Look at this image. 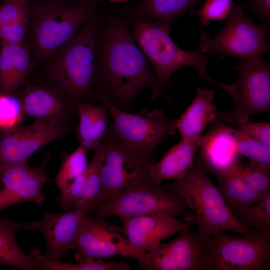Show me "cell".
Wrapping results in <instances>:
<instances>
[{
	"label": "cell",
	"mask_w": 270,
	"mask_h": 270,
	"mask_svg": "<svg viewBox=\"0 0 270 270\" xmlns=\"http://www.w3.org/2000/svg\"><path fill=\"white\" fill-rule=\"evenodd\" d=\"M156 76L146 56L116 15L96 35L95 91L112 104L128 112L138 94L152 90Z\"/></svg>",
	"instance_id": "obj_1"
},
{
	"label": "cell",
	"mask_w": 270,
	"mask_h": 270,
	"mask_svg": "<svg viewBox=\"0 0 270 270\" xmlns=\"http://www.w3.org/2000/svg\"><path fill=\"white\" fill-rule=\"evenodd\" d=\"M96 26L94 16L47 62L44 70L50 86L75 104L94 95Z\"/></svg>",
	"instance_id": "obj_2"
},
{
	"label": "cell",
	"mask_w": 270,
	"mask_h": 270,
	"mask_svg": "<svg viewBox=\"0 0 270 270\" xmlns=\"http://www.w3.org/2000/svg\"><path fill=\"white\" fill-rule=\"evenodd\" d=\"M170 28L149 18L140 17L133 24L132 36L153 68L156 80L152 99L166 97L164 88L173 73L186 66L193 67L203 79L216 84L226 93L230 84L212 78L208 72L209 56L198 49L188 52L180 48L170 36Z\"/></svg>",
	"instance_id": "obj_3"
},
{
	"label": "cell",
	"mask_w": 270,
	"mask_h": 270,
	"mask_svg": "<svg viewBox=\"0 0 270 270\" xmlns=\"http://www.w3.org/2000/svg\"><path fill=\"white\" fill-rule=\"evenodd\" d=\"M206 171L200 160H194L182 178L164 187L184 198L194 213L192 220L198 232L211 237L225 231L246 236H262L256 228H247L239 222Z\"/></svg>",
	"instance_id": "obj_4"
},
{
	"label": "cell",
	"mask_w": 270,
	"mask_h": 270,
	"mask_svg": "<svg viewBox=\"0 0 270 270\" xmlns=\"http://www.w3.org/2000/svg\"><path fill=\"white\" fill-rule=\"evenodd\" d=\"M28 46L33 58L47 62L95 16L96 2L81 0L70 6L66 0H38L30 6Z\"/></svg>",
	"instance_id": "obj_5"
},
{
	"label": "cell",
	"mask_w": 270,
	"mask_h": 270,
	"mask_svg": "<svg viewBox=\"0 0 270 270\" xmlns=\"http://www.w3.org/2000/svg\"><path fill=\"white\" fill-rule=\"evenodd\" d=\"M189 210L186 201L180 194L146 182L124 190L108 201L96 204L90 211L94 214L95 218L104 220L112 216L120 218L148 214L188 216Z\"/></svg>",
	"instance_id": "obj_6"
},
{
	"label": "cell",
	"mask_w": 270,
	"mask_h": 270,
	"mask_svg": "<svg viewBox=\"0 0 270 270\" xmlns=\"http://www.w3.org/2000/svg\"><path fill=\"white\" fill-rule=\"evenodd\" d=\"M94 98L112 117L107 132L131 150L154 154L160 144L176 133V120L160 109L134 114L114 106L96 92Z\"/></svg>",
	"instance_id": "obj_7"
},
{
	"label": "cell",
	"mask_w": 270,
	"mask_h": 270,
	"mask_svg": "<svg viewBox=\"0 0 270 270\" xmlns=\"http://www.w3.org/2000/svg\"><path fill=\"white\" fill-rule=\"evenodd\" d=\"M224 28L216 34L200 28L199 50L209 54H219L248 60L262 56L270 52L266 40L268 28L256 25L236 6L232 9Z\"/></svg>",
	"instance_id": "obj_8"
},
{
	"label": "cell",
	"mask_w": 270,
	"mask_h": 270,
	"mask_svg": "<svg viewBox=\"0 0 270 270\" xmlns=\"http://www.w3.org/2000/svg\"><path fill=\"white\" fill-rule=\"evenodd\" d=\"M102 142L104 154L101 186L94 206L110 200L135 184L150 182L148 168L154 161V154L131 150L108 132Z\"/></svg>",
	"instance_id": "obj_9"
},
{
	"label": "cell",
	"mask_w": 270,
	"mask_h": 270,
	"mask_svg": "<svg viewBox=\"0 0 270 270\" xmlns=\"http://www.w3.org/2000/svg\"><path fill=\"white\" fill-rule=\"evenodd\" d=\"M237 70L236 107L217 112V118L234 126L254 114L270 112V63L263 56L244 60L232 67Z\"/></svg>",
	"instance_id": "obj_10"
},
{
	"label": "cell",
	"mask_w": 270,
	"mask_h": 270,
	"mask_svg": "<svg viewBox=\"0 0 270 270\" xmlns=\"http://www.w3.org/2000/svg\"><path fill=\"white\" fill-rule=\"evenodd\" d=\"M212 237L190 227L168 243L160 242L138 260L143 270H209Z\"/></svg>",
	"instance_id": "obj_11"
},
{
	"label": "cell",
	"mask_w": 270,
	"mask_h": 270,
	"mask_svg": "<svg viewBox=\"0 0 270 270\" xmlns=\"http://www.w3.org/2000/svg\"><path fill=\"white\" fill-rule=\"evenodd\" d=\"M269 241L262 236L239 238L219 232L212 237L209 270H264Z\"/></svg>",
	"instance_id": "obj_12"
},
{
	"label": "cell",
	"mask_w": 270,
	"mask_h": 270,
	"mask_svg": "<svg viewBox=\"0 0 270 270\" xmlns=\"http://www.w3.org/2000/svg\"><path fill=\"white\" fill-rule=\"evenodd\" d=\"M70 128L64 124L34 120L30 125L0 130V170L26 162L40 148L68 134Z\"/></svg>",
	"instance_id": "obj_13"
},
{
	"label": "cell",
	"mask_w": 270,
	"mask_h": 270,
	"mask_svg": "<svg viewBox=\"0 0 270 270\" xmlns=\"http://www.w3.org/2000/svg\"><path fill=\"white\" fill-rule=\"evenodd\" d=\"M119 226L128 240V257L140 259L150 249L177 232L190 227L191 218L178 220L174 216L148 214L132 218H120Z\"/></svg>",
	"instance_id": "obj_14"
},
{
	"label": "cell",
	"mask_w": 270,
	"mask_h": 270,
	"mask_svg": "<svg viewBox=\"0 0 270 270\" xmlns=\"http://www.w3.org/2000/svg\"><path fill=\"white\" fill-rule=\"evenodd\" d=\"M48 160L46 158L38 168L24 162L0 170V212L24 202L43 204L45 196L42 189L48 180L44 168Z\"/></svg>",
	"instance_id": "obj_15"
},
{
	"label": "cell",
	"mask_w": 270,
	"mask_h": 270,
	"mask_svg": "<svg viewBox=\"0 0 270 270\" xmlns=\"http://www.w3.org/2000/svg\"><path fill=\"white\" fill-rule=\"evenodd\" d=\"M128 240L118 226L92 218H84L74 248L77 261L86 258H100L114 256L128 257Z\"/></svg>",
	"instance_id": "obj_16"
},
{
	"label": "cell",
	"mask_w": 270,
	"mask_h": 270,
	"mask_svg": "<svg viewBox=\"0 0 270 270\" xmlns=\"http://www.w3.org/2000/svg\"><path fill=\"white\" fill-rule=\"evenodd\" d=\"M88 212L82 208L62 214L45 212L40 220L25 224L26 230L40 232L47 246L43 256L60 260L70 250L74 248L82 222Z\"/></svg>",
	"instance_id": "obj_17"
},
{
	"label": "cell",
	"mask_w": 270,
	"mask_h": 270,
	"mask_svg": "<svg viewBox=\"0 0 270 270\" xmlns=\"http://www.w3.org/2000/svg\"><path fill=\"white\" fill-rule=\"evenodd\" d=\"M18 96L24 115L34 120L66 125L76 108V104L50 86L28 84Z\"/></svg>",
	"instance_id": "obj_18"
},
{
	"label": "cell",
	"mask_w": 270,
	"mask_h": 270,
	"mask_svg": "<svg viewBox=\"0 0 270 270\" xmlns=\"http://www.w3.org/2000/svg\"><path fill=\"white\" fill-rule=\"evenodd\" d=\"M209 132L202 136L198 149L200 162L210 172L226 168L238 162L234 128L217 118Z\"/></svg>",
	"instance_id": "obj_19"
},
{
	"label": "cell",
	"mask_w": 270,
	"mask_h": 270,
	"mask_svg": "<svg viewBox=\"0 0 270 270\" xmlns=\"http://www.w3.org/2000/svg\"><path fill=\"white\" fill-rule=\"evenodd\" d=\"M202 142V136L182 138L170 148L158 162H152L148 168L150 181L160 186L166 180H178L190 169L196 152Z\"/></svg>",
	"instance_id": "obj_20"
},
{
	"label": "cell",
	"mask_w": 270,
	"mask_h": 270,
	"mask_svg": "<svg viewBox=\"0 0 270 270\" xmlns=\"http://www.w3.org/2000/svg\"><path fill=\"white\" fill-rule=\"evenodd\" d=\"M212 92L198 88L196 94L191 104L176 120V127L182 138H192L200 134L217 118L216 106L213 102Z\"/></svg>",
	"instance_id": "obj_21"
},
{
	"label": "cell",
	"mask_w": 270,
	"mask_h": 270,
	"mask_svg": "<svg viewBox=\"0 0 270 270\" xmlns=\"http://www.w3.org/2000/svg\"><path fill=\"white\" fill-rule=\"evenodd\" d=\"M212 173L216 178L228 205L236 215L264 197L248 185L237 171L235 164Z\"/></svg>",
	"instance_id": "obj_22"
},
{
	"label": "cell",
	"mask_w": 270,
	"mask_h": 270,
	"mask_svg": "<svg viewBox=\"0 0 270 270\" xmlns=\"http://www.w3.org/2000/svg\"><path fill=\"white\" fill-rule=\"evenodd\" d=\"M76 108L79 118L76 137L80 146L86 150L94 149L107 132L108 110L101 104L96 106L84 102H78Z\"/></svg>",
	"instance_id": "obj_23"
},
{
	"label": "cell",
	"mask_w": 270,
	"mask_h": 270,
	"mask_svg": "<svg viewBox=\"0 0 270 270\" xmlns=\"http://www.w3.org/2000/svg\"><path fill=\"white\" fill-rule=\"evenodd\" d=\"M22 230H26L25 224L8 218L0 220V264L24 270H42L32 250L25 254L16 242V233Z\"/></svg>",
	"instance_id": "obj_24"
},
{
	"label": "cell",
	"mask_w": 270,
	"mask_h": 270,
	"mask_svg": "<svg viewBox=\"0 0 270 270\" xmlns=\"http://www.w3.org/2000/svg\"><path fill=\"white\" fill-rule=\"evenodd\" d=\"M203 0H140L136 6L140 17L170 28L174 21L193 10Z\"/></svg>",
	"instance_id": "obj_25"
},
{
	"label": "cell",
	"mask_w": 270,
	"mask_h": 270,
	"mask_svg": "<svg viewBox=\"0 0 270 270\" xmlns=\"http://www.w3.org/2000/svg\"><path fill=\"white\" fill-rule=\"evenodd\" d=\"M42 270H130L131 266L124 262H104L100 258H86L76 263H67L60 260L44 258L38 247L32 248Z\"/></svg>",
	"instance_id": "obj_26"
},
{
	"label": "cell",
	"mask_w": 270,
	"mask_h": 270,
	"mask_svg": "<svg viewBox=\"0 0 270 270\" xmlns=\"http://www.w3.org/2000/svg\"><path fill=\"white\" fill-rule=\"evenodd\" d=\"M86 151L84 147L79 146L76 150L64 158L56 178L60 193L66 190L86 170L89 164Z\"/></svg>",
	"instance_id": "obj_27"
},
{
	"label": "cell",
	"mask_w": 270,
	"mask_h": 270,
	"mask_svg": "<svg viewBox=\"0 0 270 270\" xmlns=\"http://www.w3.org/2000/svg\"><path fill=\"white\" fill-rule=\"evenodd\" d=\"M104 148L102 141L94 148L93 158L85 171L86 190L84 196L78 208L89 212L95 204L101 186V170L104 162Z\"/></svg>",
	"instance_id": "obj_28"
},
{
	"label": "cell",
	"mask_w": 270,
	"mask_h": 270,
	"mask_svg": "<svg viewBox=\"0 0 270 270\" xmlns=\"http://www.w3.org/2000/svg\"><path fill=\"white\" fill-rule=\"evenodd\" d=\"M245 227L259 230L267 240H270V193L262 200L236 215Z\"/></svg>",
	"instance_id": "obj_29"
},
{
	"label": "cell",
	"mask_w": 270,
	"mask_h": 270,
	"mask_svg": "<svg viewBox=\"0 0 270 270\" xmlns=\"http://www.w3.org/2000/svg\"><path fill=\"white\" fill-rule=\"evenodd\" d=\"M234 134L239 154L248 158V164L270 172V148L238 130L234 128Z\"/></svg>",
	"instance_id": "obj_30"
},
{
	"label": "cell",
	"mask_w": 270,
	"mask_h": 270,
	"mask_svg": "<svg viewBox=\"0 0 270 270\" xmlns=\"http://www.w3.org/2000/svg\"><path fill=\"white\" fill-rule=\"evenodd\" d=\"M13 58L12 86L16 93L18 88L25 82L33 66V57L28 44L25 42L13 44Z\"/></svg>",
	"instance_id": "obj_31"
},
{
	"label": "cell",
	"mask_w": 270,
	"mask_h": 270,
	"mask_svg": "<svg viewBox=\"0 0 270 270\" xmlns=\"http://www.w3.org/2000/svg\"><path fill=\"white\" fill-rule=\"evenodd\" d=\"M24 116L16 94L0 93V130L18 126Z\"/></svg>",
	"instance_id": "obj_32"
},
{
	"label": "cell",
	"mask_w": 270,
	"mask_h": 270,
	"mask_svg": "<svg viewBox=\"0 0 270 270\" xmlns=\"http://www.w3.org/2000/svg\"><path fill=\"white\" fill-rule=\"evenodd\" d=\"M235 167L254 190L263 196L270 193V172L250 164L244 166L238 162L235 164Z\"/></svg>",
	"instance_id": "obj_33"
},
{
	"label": "cell",
	"mask_w": 270,
	"mask_h": 270,
	"mask_svg": "<svg viewBox=\"0 0 270 270\" xmlns=\"http://www.w3.org/2000/svg\"><path fill=\"white\" fill-rule=\"evenodd\" d=\"M235 5L232 0H205L196 14L203 26H207L210 20L226 19Z\"/></svg>",
	"instance_id": "obj_34"
},
{
	"label": "cell",
	"mask_w": 270,
	"mask_h": 270,
	"mask_svg": "<svg viewBox=\"0 0 270 270\" xmlns=\"http://www.w3.org/2000/svg\"><path fill=\"white\" fill-rule=\"evenodd\" d=\"M14 67L13 44L0 43V93L16 94L12 86Z\"/></svg>",
	"instance_id": "obj_35"
},
{
	"label": "cell",
	"mask_w": 270,
	"mask_h": 270,
	"mask_svg": "<svg viewBox=\"0 0 270 270\" xmlns=\"http://www.w3.org/2000/svg\"><path fill=\"white\" fill-rule=\"evenodd\" d=\"M30 5L28 0H2L0 4V26L30 19Z\"/></svg>",
	"instance_id": "obj_36"
},
{
	"label": "cell",
	"mask_w": 270,
	"mask_h": 270,
	"mask_svg": "<svg viewBox=\"0 0 270 270\" xmlns=\"http://www.w3.org/2000/svg\"><path fill=\"white\" fill-rule=\"evenodd\" d=\"M29 20L24 19L0 26V42L18 44L24 42L28 33Z\"/></svg>",
	"instance_id": "obj_37"
},
{
	"label": "cell",
	"mask_w": 270,
	"mask_h": 270,
	"mask_svg": "<svg viewBox=\"0 0 270 270\" xmlns=\"http://www.w3.org/2000/svg\"><path fill=\"white\" fill-rule=\"evenodd\" d=\"M238 130L270 148V124L258 122L250 120L238 126Z\"/></svg>",
	"instance_id": "obj_38"
},
{
	"label": "cell",
	"mask_w": 270,
	"mask_h": 270,
	"mask_svg": "<svg viewBox=\"0 0 270 270\" xmlns=\"http://www.w3.org/2000/svg\"><path fill=\"white\" fill-rule=\"evenodd\" d=\"M244 8L259 18L268 28L270 24V0H246L236 4Z\"/></svg>",
	"instance_id": "obj_39"
},
{
	"label": "cell",
	"mask_w": 270,
	"mask_h": 270,
	"mask_svg": "<svg viewBox=\"0 0 270 270\" xmlns=\"http://www.w3.org/2000/svg\"><path fill=\"white\" fill-rule=\"evenodd\" d=\"M108 0L114 2H122L127 1L128 0Z\"/></svg>",
	"instance_id": "obj_40"
},
{
	"label": "cell",
	"mask_w": 270,
	"mask_h": 270,
	"mask_svg": "<svg viewBox=\"0 0 270 270\" xmlns=\"http://www.w3.org/2000/svg\"></svg>",
	"instance_id": "obj_41"
},
{
	"label": "cell",
	"mask_w": 270,
	"mask_h": 270,
	"mask_svg": "<svg viewBox=\"0 0 270 270\" xmlns=\"http://www.w3.org/2000/svg\"></svg>",
	"instance_id": "obj_42"
}]
</instances>
